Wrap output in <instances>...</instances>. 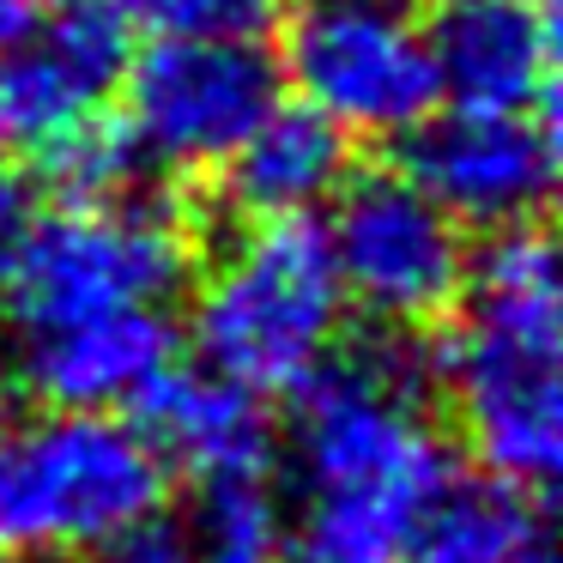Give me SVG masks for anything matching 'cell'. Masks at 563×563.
<instances>
[{
    "instance_id": "1",
    "label": "cell",
    "mask_w": 563,
    "mask_h": 563,
    "mask_svg": "<svg viewBox=\"0 0 563 563\" xmlns=\"http://www.w3.org/2000/svg\"><path fill=\"white\" fill-rule=\"evenodd\" d=\"M273 454V563H406V533L442 473L437 357L418 333L340 340L291 394Z\"/></svg>"
},
{
    "instance_id": "2",
    "label": "cell",
    "mask_w": 563,
    "mask_h": 563,
    "mask_svg": "<svg viewBox=\"0 0 563 563\" xmlns=\"http://www.w3.org/2000/svg\"><path fill=\"white\" fill-rule=\"evenodd\" d=\"M437 357V400L449 406L478 466L521 485H551L563 461V303L545 224L503 231L473 255Z\"/></svg>"
},
{
    "instance_id": "3",
    "label": "cell",
    "mask_w": 563,
    "mask_h": 563,
    "mask_svg": "<svg viewBox=\"0 0 563 563\" xmlns=\"http://www.w3.org/2000/svg\"><path fill=\"white\" fill-rule=\"evenodd\" d=\"M200 261V219L170 188L128 200H49L0 243V328L49 333L128 309H170Z\"/></svg>"
},
{
    "instance_id": "4",
    "label": "cell",
    "mask_w": 563,
    "mask_h": 563,
    "mask_svg": "<svg viewBox=\"0 0 563 563\" xmlns=\"http://www.w3.org/2000/svg\"><path fill=\"white\" fill-rule=\"evenodd\" d=\"M170 497V466L128 412L0 406V558H98Z\"/></svg>"
},
{
    "instance_id": "5",
    "label": "cell",
    "mask_w": 563,
    "mask_h": 563,
    "mask_svg": "<svg viewBox=\"0 0 563 563\" xmlns=\"http://www.w3.org/2000/svg\"><path fill=\"white\" fill-rule=\"evenodd\" d=\"M345 297L316 219L243 224L207 261L188 309L195 364L261 400H285L340 345Z\"/></svg>"
},
{
    "instance_id": "6",
    "label": "cell",
    "mask_w": 563,
    "mask_h": 563,
    "mask_svg": "<svg viewBox=\"0 0 563 563\" xmlns=\"http://www.w3.org/2000/svg\"><path fill=\"white\" fill-rule=\"evenodd\" d=\"M279 79L345 140H406L437 110V67L418 0H285Z\"/></svg>"
},
{
    "instance_id": "7",
    "label": "cell",
    "mask_w": 563,
    "mask_h": 563,
    "mask_svg": "<svg viewBox=\"0 0 563 563\" xmlns=\"http://www.w3.org/2000/svg\"><path fill=\"white\" fill-rule=\"evenodd\" d=\"M285 103L279 62L249 31H152L122 67L115 122L158 176H212Z\"/></svg>"
},
{
    "instance_id": "8",
    "label": "cell",
    "mask_w": 563,
    "mask_h": 563,
    "mask_svg": "<svg viewBox=\"0 0 563 563\" xmlns=\"http://www.w3.org/2000/svg\"><path fill=\"white\" fill-rule=\"evenodd\" d=\"M316 231L333 261L345 309H364L376 328H437L473 273V236L400 164L352 170L333 188L328 224H316Z\"/></svg>"
},
{
    "instance_id": "9",
    "label": "cell",
    "mask_w": 563,
    "mask_h": 563,
    "mask_svg": "<svg viewBox=\"0 0 563 563\" xmlns=\"http://www.w3.org/2000/svg\"><path fill=\"white\" fill-rule=\"evenodd\" d=\"M134 25L110 0H43L0 49V158H43L55 140L115 110Z\"/></svg>"
},
{
    "instance_id": "10",
    "label": "cell",
    "mask_w": 563,
    "mask_h": 563,
    "mask_svg": "<svg viewBox=\"0 0 563 563\" xmlns=\"http://www.w3.org/2000/svg\"><path fill=\"white\" fill-rule=\"evenodd\" d=\"M406 176L461 231H521L545 224L558 188V115L515 110H437L406 134Z\"/></svg>"
},
{
    "instance_id": "11",
    "label": "cell",
    "mask_w": 563,
    "mask_h": 563,
    "mask_svg": "<svg viewBox=\"0 0 563 563\" xmlns=\"http://www.w3.org/2000/svg\"><path fill=\"white\" fill-rule=\"evenodd\" d=\"M430 31L437 103L558 115V13L551 0H442Z\"/></svg>"
},
{
    "instance_id": "12",
    "label": "cell",
    "mask_w": 563,
    "mask_h": 563,
    "mask_svg": "<svg viewBox=\"0 0 563 563\" xmlns=\"http://www.w3.org/2000/svg\"><path fill=\"white\" fill-rule=\"evenodd\" d=\"M170 364H176L170 309H128V316L7 340V369H13V388L25 400L86 406V412H128Z\"/></svg>"
},
{
    "instance_id": "13",
    "label": "cell",
    "mask_w": 563,
    "mask_h": 563,
    "mask_svg": "<svg viewBox=\"0 0 563 563\" xmlns=\"http://www.w3.org/2000/svg\"><path fill=\"white\" fill-rule=\"evenodd\" d=\"M134 424L188 485L207 478H273V454H279V424L267 418V400L236 382L212 376L207 364H183L176 357L158 382L134 400Z\"/></svg>"
},
{
    "instance_id": "14",
    "label": "cell",
    "mask_w": 563,
    "mask_h": 563,
    "mask_svg": "<svg viewBox=\"0 0 563 563\" xmlns=\"http://www.w3.org/2000/svg\"><path fill=\"white\" fill-rule=\"evenodd\" d=\"M406 563H558L551 497L478 461H442L412 515Z\"/></svg>"
},
{
    "instance_id": "15",
    "label": "cell",
    "mask_w": 563,
    "mask_h": 563,
    "mask_svg": "<svg viewBox=\"0 0 563 563\" xmlns=\"http://www.w3.org/2000/svg\"><path fill=\"white\" fill-rule=\"evenodd\" d=\"M212 176L236 224L316 219L352 176V140L303 103H273Z\"/></svg>"
},
{
    "instance_id": "16",
    "label": "cell",
    "mask_w": 563,
    "mask_h": 563,
    "mask_svg": "<svg viewBox=\"0 0 563 563\" xmlns=\"http://www.w3.org/2000/svg\"><path fill=\"white\" fill-rule=\"evenodd\" d=\"M279 497L273 478H207L188 497H164L140 527H128L98 563H273Z\"/></svg>"
},
{
    "instance_id": "17",
    "label": "cell",
    "mask_w": 563,
    "mask_h": 563,
    "mask_svg": "<svg viewBox=\"0 0 563 563\" xmlns=\"http://www.w3.org/2000/svg\"><path fill=\"white\" fill-rule=\"evenodd\" d=\"M134 31H273L285 0H110Z\"/></svg>"
},
{
    "instance_id": "18",
    "label": "cell",
    "mask_w": 563,
    "mask_h": 563,
    "mask_svg": "<svg viewBox=\"0 0 563 563\" xmlns=\"http://www.w3.org/2000/svg\"><path fill=\"white\" fill-rule=\"evenodd\" d=\"M37 7H43V0H0V49H7V43L37 19Z\"/></svg>"
},
{
    "instance_id": "19",
    "label": "cell",
    "mask_w": 563,
    "mask_h": 563,
    "mask_svg": "<svg viewBox=\"0 0 563 563\" xmlns=\"http://www.w3.org/2000/svg\"><path fill=\"white\" fill-rule=\"evenodd\" d=\"M13 563H49V558H13Z\"/></svg>"
}]
</instances>
